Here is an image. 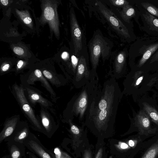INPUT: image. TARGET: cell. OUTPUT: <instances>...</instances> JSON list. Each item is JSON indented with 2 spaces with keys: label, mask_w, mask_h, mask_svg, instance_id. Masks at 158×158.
<instances>
[{
  "label": "cell",
  "mask_w": 158,
  "mask_h": 158,
  "mask_svg": "<svg viewBox=\"0 0 158 158\" xmlns=\"http://www.w3.org/2000/svg\"><path fill=\"white\" fill-rule=\"evenodd\" d=\"M116 79L110 77L98 85L86 111L84 125L96 133L113 132L123 96Z\"/></svg>",
  "instance_id": "cell-1"
},
{
  "label": "cell",
  "mask_w": 158,
  "mask_h": 158,
  "mask_svg": "<svg viewBox=\"0 0 158 158\" xmlns=\"http://www.w3.org/2000/svg\"><path fill=\"white\" fill-rule=\"evenodd\" d=\"M24 144L30 152L40 158H52L37 137L31 133Z\"/></svg>",
  "instance_id": "cell-11"
},
{
  "label": "cell",
  "mask_w": 158,
  "mask_h": 158,
  "mask_svg": "<svg viewBox=\"0 0 158 158\" xmlns=\"http://www.w3.org/2000/svg\"><path fill=\"white\" fill-rule=\"evenodd\" d=\"M98 81L97 79L91 80L72 97L63 111L62 122L73 121L75 117L84 124L86 111Z\"/></svg>",
  "instance_id": "cell-2"
},
{
  "label": "cell",
  "mask_w": 158,
  "mask_h": 158,
  "mask_svg": "<svg viewBox=\"0 0 158 158\" xmlns=\"http://www.w3.org/2000/svg\"><path fill=\"white\" fill-rule=\"evenodd\" d=\"M62 58L64 60H67L69 57V54L68 53L66 52H64L61 55Z\"/></svg>",
  "instance_id": "cell-34"
},
{
  "label": "cell",
  "mask_w": 158,
  "mask_h": 158,
  "mask_svg": "<svg viewBox=\"0 0 158 158\" xmlns=\"http://www.w3.org/2000/svg\"><path fill=\"white\" fill-rule=\"evenodd\" d=\"M158 154V141L146 152L141 158H155Z\"/></svg>",
  "instance_id": "cell-24"
},
{
  "label": "cell",
  "mask_w": 158,
  "mask_h": 158,
  "mask_svg": "<svg viewBox=\"0 0 158 158\" xmlns=\"http://www.w3.org/2000/svg\"><path fill=\"white\" fill-rule=\"evenodd\" d=\"M79 59L74 55L71 57L72 64V71L73 77L74 76L78 64Z\"/></svg>",
  "instance_id": "cell-27"
},
{
  "label": "cell",
  "mask_w": 158,
  "mask_h": 158,
  "mask_svg": "<svg viewBox=\"0 0 158 158\" xmlns=\"http://www.w3.org/2000/svg\"><path fill=\"white\" fill-rule=\"evenodd\" d=\"M70 23L74 53L76 56H77L82 49V34L73 8L71 9L70 12Z\"/></svg>",
  "instance_id": "cell-9"
},
{
  "label": "cell",
  "mask_w": 158,
  "mask_h": 158,
  "mask_svg": "<svg viewBox=\"0 0 158 158\" xmlns=\"http://www.w3.org/2000/svg\"><path fill=\"white\" fill-rule=\"evenodd\" d=\"M127 54L126 52L122 51L117 56L114 62L113 69L109 73L111 77L118 79L123 76L124 72Z\"/></svg>",
  "instance_id": "cell-15"
},
{
  "label": "cell",
  "mask_w": 158,
  "mask_h": 158,
  "mask_svg": "<svg viewBox=\"0 0 158 158\" xmlns=\"http://www.w3.org/2000/svg\"><path fill=\"white\" fill-rule=\"evenodd\" d=\"M143 110L154 123L158 126V112L153 107L146 102L143 103Z\"/></svg>",
  "instance_id": "cell-22"
},
{
  "label": "cell",
  "mask_w": 158,
  "mask_h": 158,
  "mask_svg": "<svg viewBox=\"0 0 158 158\" xmlns=\"http://www.w3.org/2000/svg\"><path fill=\"white\" fill-rule=\"evenodd\" d=\"M156 51V52L155 53L154 55H153L151 56V57L148 60H150V63H152L158 61V50H157Z\"/></svg>",
  "instance_id": "cell-29"
},
{
  "label": "cell",
  "mask_w": 158,
  "mask_h": 158,
  "mask_svg": "<svg viewBox=\"0 0 158 158\" xmlns=\"http://www.w3.org/2000/svg\"><path fill=\"white\" fill-rule=\"evenodd\" d=\"M20 121L19 114L15 115L6 119L3 127L0 133V143L12 134Z\"/></svg>",
  "instance_id": "cell-14"
},
{
  "label": "cell",
  "mask_w": 158,
  "mask_h": 158,
  "mask_svg": "<svg viewBox=\"0 0 158 158\" xmlns=\"http://www.w3.org/2000/svg\"><path fill=\"white\" fill-rule=\"evenodd\" d=\"M29 158H30V157H29Z\"/></svg>",
  "instance_id": "cell-40"
},
{
  "label": "cell",
  "mask_w": 158,
  "mask_h": 158,
  "mask_svg": "<svg viewBox=\"0 0 158 158\" xmlns=\"http://www.w3.org/2000/svg\"><path fill=\"white\" fill-rule=\"evenodd\" d=\"M128 145L124 143H122L121 145V147L123 149H125L128 148Z\"/></svg>",
  "instance_id": "cell-37"
},
{
  "label": "cell",
  "mask_w": 158,
  "mask_h": 158,
  "mask_svg": "<svg viewBox=\"0 0 158 158\" xmlns=\"http://www.w3.org/2000/svg\"><path fill=\"white\" fill-rule=\"evenodd\" d=\"M46 2L43 10L44 19L49 23L52 29L58 35L59 34V22L56 9L53 4L48 2V1Z\"/></svg>",
  "instance_id": "cell-13"
},
{
  "label": "cell",
  "mask_w": 158,
  "mask_h": 158,
  "mask_svg": "<svg viewBox=\"0 0 158 158\" xmlns=\"http://www.w3.org/2000/svg\"><path fill=\"white\" fill-rule=\"evenodd\" d=\"M24 89L25 95L31 106L33 108L37 103L49 110L56 117L55 109L53 108L54 104L50 101L44 98L42 92L37 89L31 85L22 84Z\"/></svg>",
  "instance_id": "cell-6"
},
{
  "label": "cell",
  "mask_w": 158,
  "mask_h": 158,
  "mask_svg": "<svg viewBox=\"0 0 158 158\" xmlns=\"http://www.w3.org/2000/svg\"><path fill=\"white\" fill-rule=\"evenodd\" d=\"M28 156L31 158H39L35 154L30 152H27Z\"/></svg>",
  "instance_id": "cell-35"
},
{
  "label": "cell",
  "mask_w": 158,
  "mask_h": 158,
  "mask_svg": "<svg viewBox=\"0 0 158 158\" xmlns=\"http://www.w3.org/2000/svg\"><path fill=\"white\" fill-rule=\"evenodd\" d=\"M0 2L4 6H6L8 4V1L7 0H2L0 1Z\"/></svg>",
  "instance_id": "cell-36"
},
{
  "label": "cell",
  "mask_w": 158,
  "mask_h": 158,
  "mask_svg": "<svg viewBox=\"0 0 158 158\" xmlns=\"http://www.w3.org/2000/svg\"><path fill=\"white\" fill-rule=\"evenodd\" d=\"M103 154V149L102 148H100L97 152L95 158H102Z\"/></svg>",
  "instance_id": "cell-32"
},
{
  "label": "cell",
  "mask_w": 158,
  "mask_h": 158,
  "mask_svg": "<svg viewBox=\"0 0 158 158\" xmlns=\"http://www.w3.org/2000/svg\"><path fill=\"white\" fill-rule=\"evenodd\" d=\"M110 3L115 6L118 7H123L124 6L129 4V2L125 0H110Z\"/></svg>",
  "instance_id": "cell-28"
},
{
  "label": "cell",
  "mask_w": 158,
  "mask_h": 158,
  "mask_svg": "<svg viewBox=\"0 0 158 158\" xmlns=\"http://www.w3.org/2000/svg\"><path fill=\"white\" fill-rule=\"evenodd\" d=\"M13 51L15 53L18 55H23L24 53V51L23 49L19 47L14 48Z\"/></svg>",
  "instance_id": "cell-30"
},
{
  "label": "cell",
  "mask_w": 158,
  "mask_h": 158,
  "mask_svg": "<svg viewBox=\"0 0 158 158\" xmlns=\"http://www.w3.org/2000/svg\"><path fill=\"white\" fill-rule=\"evenodd\" d=\"M7 142L11 158H26V147L24 143L13 141Z\"/></svg>",
  "instance_id": "cell-16"
},
{
  "label": "cell",
  "mask_w": 158,
  "mask_h": 158,
  "mask_svg": "<svg viewBox=\"0 0 158 158\" xmlns=\"http://www.w3.org/2000/svg\"><path fill=\"white\" fill-rule=\"evenodd\" d=\"M31 133L28 123L25 121H20L12 134L4 140L7 142L13 141L24 143Z\"/></svg>",
  "instance_id": "cell-12"
},
{
  "label": "cell",
  "mask_w": 158,
  "mask_h": 158,
  "mask_svg": "<svg viewBox=\"0 0 158 158\" xmlns=\"http://www.w3.org/2000/svg\"><path fill=\"white\" fill-rule=\"evenodd\" d=\"M83 158H92V153L89 149H86L85 151Z\"/></svg>",
  "instance_id": "cell-31"
},
{
  "label": "cell",
  "mask_w": 158,
  "mask_h": 158,
  "mask_svg": "<svg viewBox=\"0 0 158 158\" xmlns=\"http://www.w3.org/2000/svg\"><path fill=\"white\" fill-rule=\"evenodd\" d=\"M41 71L48 81L57 88L65 85L67 83V79L61 75H60L45 69H43Z\"/></svg>",
  "instance_id": "cell-17"
},
{
  "label": "cell",
  "mask_w": 158,
  "mask_h": 158,
  "mask_svg": "<svg viewBox=\"0 0 158 158\" xmlns=\"http://www.w3.org/2000/svg\"><path fill=\"white\" fill-rule=\"evenodd\" d=\"M17 13L19 15L21 19L25 24H30L32 22V19L26 13L16 10Z\"/></svg>",
  "instance_id": "cell-26"
},
{
  "label": "cell",
  "mask_w": 158,
  "mask_h": 158,
  "mask_svg": "<svg viewBox=\"0 0 158 158\" xmlns=\"http://www.w3.org/2000/svg\"><path fill=\"white\" fill-rule=\"evenodd\" d=\"M143 73L142 71L135 72L133 77V81L131 85L134 87H136L141 82L143 76L141 74Z\"/></svg>",
  "instance_id": "cell-25"
},
{
  "label": "cell",
  "mask_w": 158,
  "mask_h": 158,
  "mask_svg": "<svg viewBox=\"0 0 158 158\" xmlns=\"http://www.w3.org/2000/svg\"><path fill=\"white\" fill-rule=\"evenodd\" d=\"M60 158H72L68 154L64 152H61Z\"/></svg>",
  "instance_id": "cell-33"
},
{
  "label": "cell",
  "mask_w": 158,
  "mask_h": 158,
  "mask_svg": "<svg viewBox=\"0 0 158 158\" xmlns=\"http://www.w3.org/2000/svg\"><path fill=\"white\" fill-rule=\"evenodd\" d=\"M89 48L92 67L91 70V81L95 79H98L96 69L99 58L101 55L102 56L104 55V53H106L108 48L105 40L99 35H96L93 38L89 43Z\"/></svg>",
  "instance_id": "cell-4"
},
{
  "label": "cell",
  "mask_w": 158,
  "mask_h": 158,
  "mask_svg": "<svg viewBox=\"0 0 158 158\" xmlns=\"http://www.w3.org/2000/svg\"><path fill=\"white\" fill-rule=\"evenodd\" d=\"M51 113L48 110L40 106L39 119L45 131L46 135L49 138H51L59 127V124Z\"/></svg>",
  "instance_id": "cell-10"
},
{
  "label": "cell",
  "mask_w": 158,
  "mask_h": 158,
  "mask_svg": "<svg viewBox=\"0 0 158 158\" xmlns=\"http://www.w3.org/2000/svg\"><path fill=\"white\" fill-rule=\"evenodd\" d=\"M97 4L101 13L108 21L110 25L120 36L126 40L131 37V31L110 10L100 1Z\"/></svg>",
  "instance_id": "cell-5"
},
{
  "label": "cell",
  "mask_w": 158,
  "mask_h": 158,
  "mask_svg": "<svg viewBox=\"0 0 158 158\" xmlns=\"http://www.w3.org/2000/svg\"><path fill=\"white\" fill-rule=\"evenodd\" d=\"M136 126L141 130H149L150 127V117L143 110H140L135 118Z\"/></svg>",
  "instance_id": "cell-18"
},
{
  "label": "cell",
  "mask_w": 158,
  "mask_h": 158,
  "mask_svg": "<svg viewBox=\"0 0 158 158\" xmlns=\"http://www.w3.org/2000/svg\"><path fill=\"white\" fill-rule=\"evenodd\" d=\"M20 80L21 84L31 85H35V81H39L40 82L41 85L48 92L53 102L56 103L59 98L56 96L49 82L44 76L40 69H36L30 73L21 76Z\"/></svg>",
  "instance_id": "cell-7"
},
{
  "label": "cell",
  "mask_w": 158,
  "mask_h": 158,
  "mask_svg": "<svg viewBox=\"0 0 158 158\" xmlns=\"http://www.w3.org/2000/svg\"><path fill=\"white\" fill-rule=\"evenodd\" d=\"M1 158H11L9 155H6L2 157Z\"/></svg>",
  "instance_id": "cell-39"
},
{
  "label": "cell",
  "mask_w": 158,
  "mask_h": 158,
  "mask_svg": "<svg viewBox=\"0 0 158 158\" xmlns=\"http://www.w3.org/2000/svg\"><path fill=\"white\" fill-rule=\"evenodd\" d=\"M141 58L139 60L138 67L143 66L158 49V42L148 46Z\"/></svg>",
  "instance_id": "cell-19"
},
{
  "label": "cell",
  "mask_w": 158,
  "mask_h": 158,
  "mask_svg": "<svg viewBox=\"0 0 158 158\" xmlns=\"http://www.w3.org/2000/svg\"><path fill=\"white\" fill-rule=\"evenodd\" d=\"M91 79V70L86 59L83 56L79 58L75 73L72 79V83L77 89L81 88Z\"/></svg>",
  "instance_id": "cell-8"
},
{
  "label": "cell",
  "mask_w": 158,
  "mask_h": 158,
  "mask_svg": "<svg viewBox=\"0 0 158 158\" xmlns=\"http://www.w3.org/2000/svg\"><path fill=\"white\" fill-rule=\"evenodd\" d=\"M129 144L131 147H133L134 145V142L132 140H130L129 141Z\"/></svg>",
  "instance_id": "cell-38"
},
{
  "label": "cell",
  "mask_w": 158,
  "mask_h": 158,
  "mask_svg": "<svg viewBox=\"0 0 158 158\" xmlns=\"http://www.w3.org/2000/svg\"><path fill=\"white\" fill-rule=\"evenodd\" d=\"M141 6L146 11L152 15L158 18V7L154 4L147 2L140 3Z\"/></svg>",
  "instance_id": "cell-23"
},
{
  "label": "cell",
  "mask_w": 158,
  "mask_h": 158,
  "mask_svg": "<svg viewBox=\"0 0 158 158\" xmlns=\"http://www.w3.org/2000/svg\"><path fill=\"white\" fill-rule=\"evenodd\" d=\"M120 15L126 22L130 23V19L136 16V11L131 5L127 4L122 7V10L119 12Z\"/></svg>",
  "instance_id": "cell-20"
},
{
  "label": "cell",
  "mask_w": 158,
  "mask_h": 158,
  "mask_svg": "<svg viewBox=\"0 0 158 158\" xmlns=\"http://www.w3.org/2000/svg\"><path fill=\"white\" fill-rule=\"evenodd\" d=\"M11 92L19 105L21 110L34 130L46 135L45 131L39 119V115H36L35 110L27 99L23 85H19L16 83L10 88Z\"/></svg>",
  "instance_id": "cell-3"
},
{
  "label": "cell",
  "mask_w": 158,
  "mask_h": 158,
  "mask_svg": "<svg viewBox=\"0 0 158 158\" xmlns=\"http://www.w3.org/2000/svg\"><path fill=\"white\" fill-rule=\"evenodd\" d=\"M142 14L151 29L158 31V19L146 11H144V13Z\"/></svg>",
  "instance_id": "cell-21"
}]
</instances>
